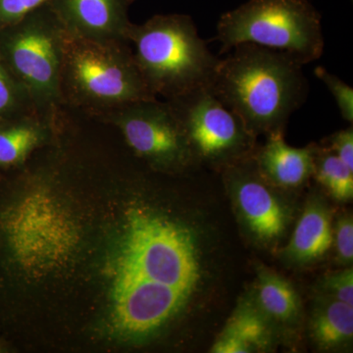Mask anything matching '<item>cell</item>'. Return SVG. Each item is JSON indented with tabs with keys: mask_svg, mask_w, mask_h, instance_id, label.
Segmentation results:
<instances>
[{
	"mask_svg": "<svg viewBox=\"0 0 353 353\" xmlns=\"http://www.w3.org/2000/svg\"><path fill=\"white\" fill-rule=\"evenodd\" d=\"M0 234L11 261L31 277L63 268L81 243L75 218L44 189L31 190L0 211Z\"/></svg>",
	"mask_w": 353,
	"mask_h": 353,
	"instance_id": "4",
	"label": "cell"
},
{
	"mask_svg": "<svg viewBox=\"0 0 353 353\" xmlns=\"http://www.w3.org/2000/svg\"><path fill=\"white\" fill-rule=\"evenodd\" d=\"M272 324L254 299H243L228 320L210 352L248 353L268 350L273 336Z\"/></svg>",
	"mask_w": 353,
	"mask_h": 353,
	"instance_id": "13",
	"label": "cell"
},
{
	"mask_svg": "<svg viewBox=\"0 0 353 353\" xmlns=\"http://www.w3.org/2000/svg\"><path fill=\"white\" fill-rule=\"evenodd\" d=\"M313 176L325 192L336 201H352L353 170L324 146L315 145Z\"/></svg>",
	"mask_w": 353,
	"mask_h": 353,
	"instance_id": "17",
	"label": "cell"
},
{
	"mask_svg": "<svg viewBox=\"0 0 353 353\" xmlns=\"http://www.w3.org/2000/svg\"><path fill=\"white\" fill-rule=\"evenodd\" d=\"M333 245L336 259L343 266H352L353 261V220L352 214H343L333 226Z\"/></svg>",
	"mask_w": 353,
	"mask_h": 353,
	"instance_id": "21",
	"label": "cell"
},
{
	"mask_svg": "<svg viewBox=\"0 0 353 353\" xmlns=\"http://www.w3.org/2000/svg\"><path fill=\"white\" fill-rule=\"evenodd\" d=\"M267 141L253 157L260 176L272 187L294 190L313 176L314 148H292L285 141L284 132L267 134Z\"/></svg>",
	"mask_w": 353,
	"mask_h": 353,
	"instance_id": "12",
	"label": "cell"
},
{
	"mask_svg": "<svg viewBox=\"0 0 353 353\" xmlns=\"http://www.w3.org/2000/svg\"><path fill=\"white\" fill-rule=\"evenodd\" d=\"M226 176L248 231L264 243L280 240L289 214L272 185L260 176L253 158L228 167Z\"/></svg>",
	"mask_w": 353,
	"mask_h": 353,
	"instance_id": "10",
	"label": "cell"
},
{
	"mask_svg": "<svg viewBox=\"0 0 353 353\" xmlns=\"http://www.w3.org/2000/svg\"><path fill=\"white\" fill-rule=\"evenodd\" d=\"M199 240L182 221L143 206L128 210L109 262L114 333L148 340L188 307L203 280Z\"/></svg>",
	"mask_w": 353,
	"mask_h": 353,
	"instance_id": "1",
	"label": "cell"
},
{
	"mask_svg": "<svg viewBox=\"0 0 353 353\" xmlns=\"http://www.w3.org/2000/svg\"><path fill=\"white\" fill-rule=\"evenodd\" d=\"M53 0H0V28L15 24Z\"/></svg>",
	"mask_w": 353,
	"mask_h": 353,
	"instance_id": "23",
	"label": "cell"
},
{
	"mask_svg": "<svg viewBox=\"0 0 353 353\" xmlns=\"http://www.w3.org/2000/svg\"><path fill=\"white\" fill-rule=\"evenodd\" d=\"M128 0H53V10L65 32L77 38L99 41H126L131 25Z\"/></svg>",
	"mask_w": 353,
	"mask_h": 353,
	"instance_id": "11",
	"label": "cell"
},
{
	"mask_svg": "<svg viewBox=\"0 0 353 353\" xmlns=\"http://www.w3.org/2000/svg\"><path fill=\"white\" fill-rule=\"evenodd\" d=\"M126 41L134 46V61L152 94L168 99L209 87L220 62L199 37L192 17L183 14L131 24Z\"/></svg>",
	"mask_w": 353,
	"mask_h": 353,
	"instance_id": "3",
	"label": "cell"
},
{
	"mask_svg": "<svg viewBox=\"0 0 353 353\" xmlns=\"http://www.w3.org/2000/svg\"><path fill=\"white\" fill-rule=\"evenodd\" d=\"M1 57L28 97L50 105L61 95L65 30L51 4L3 28Z\"/></svg>",
	"mask_w": 353,
	"mask_h": 353,
	"instance_id": "7",
	"label": "cell"
},
{
	"mask_svg": "<svg viewBox=\"0 0 353 353\" xmlns=\"http://www.w3.org/2000/svg\"><path fill=\"white\" fill-rule=\"evenodd\" d=\"M321 292L324 296L353 305L352 267H345L343 270L326 276L321 283Z\"/></svg>",
	"mask_w": 353,
	"mask_h": 353,
	"instance_id": "22",
	"label": "cell"
},
{
	"mask_svg": "<svg viewBox=\"0 0 353 353\" xmlns=\"http://www.w3.org/2000/svg\"><path fill=\"white\" fill-rule=\"evenodd\" d=\"M220 53L253 43L288 53L305 65L322 57L321 16L308 0H248L221 16Z\"/></svg>",
	"mask_w": 353,
	"mask_h": 353,
	"instance_id": "5",
	"label": "cell"
},
{
	"mask_svg": "<svg viewBox=\"0 0 353 353\" xmlns=\"http://www.w3.org/2000/svg\"><path fill=\"white\" fill-rule=\"evenodd\" d=\"M309 328L311 338L322 350L350 343L353 336V305L321 294L314 304Z\"/></svg>",
	"mask_w": 353,
	"mask_h": 353,
	"instance_id": "15",
	"label": "cell"
},
{
	"mask_svg": "<svg viewBox=\"0 0 353 353\" xmlns=\"http://www.w3.org/2000/svg\"><path fill=\"white\" fill-rule=\"evenodd\" d=\"M43 127L37 123L0 125V166L23 161L43 141Z\"/></svg>",
	"mask_w": 353,
	"mask_h": 353,
	"instance_id": "18",
	"label": "cell"
},
{
	"mask_svg": "<svg viewBox=\"0 0 353 353\" xmlns=\"http://www.w3.org/2000/svg\"><path fill=\"white\" fill-rule=\"evenodd\" d=\"M253 299L272 323L285 324L294 321L301 310V301L294 285L264 266L257 270Z\"/></svg>",
	"mask_w": 353,
	"mask_h": 353,
	"instance_id": "16",
	"label": "cell"
},
{
	"mask_svg": "<svg viewBox=\"0 0 353 353\" xmlns=\"http://www.w3.org/2000/svg\"><path fill=\"white\" fill-rule=\"evenodd\" d=\"M128 1H129L130 3V2L134 1V0H128Z\"/></svg>",
	"mask_w": 353,
	"mask_h": 353,
	"instance_id": "25",
	"label": "cell"
},
{
	"mask_svg": "<svg viewBox=\"0 0 353 353\" xmlns=\"http://www.w3.org/2000/svg\"><path fill=\"white\" fill-rule=\"evenodd\" d=\"M27 94L0 58V117L15 112Z\"/></svg>",
	"mask_w": 353,
	"mask_h": 353,
	"instance_id": "20",
	"label": "cell"
},
{
	"mask_svg": "<svg viewBox=\"0 0 353 353\" xmlns=\"http://www.w3.org/2000/svg\"><path fill=\"white\" fill-rule=\"evenodd\" d=\"M232 50L220 59L209 88L255 137L284 132L307 97L303 65L288 53L257 44L241 43Z\"/></svg>",
	"mask_w": 353,
	"mask_h": 353,
	"instance_id": "2",
	"label": "cell"
},
{
	"mask_svg": "<svg viewBox=\"0 0 353 353\" xmlns=\"http://www.w3.org/2000/svg\"><path fill=\"white\" fill-rule=\"evenodd\" d=\"M125 41L77 38L65 32L62 83L97 105L121 108L155 99Z\"/></svg>",
	"mask_w": 353,
	"mask_h": 353,
	"instance_id": "6",
	"label": "cell"
},
{
	"mask_svg": "<svg viewBox=\"0 0 353 353\" xmlns=\"http://www.w3.org/2000/svg\"><path fill=\"white\" fill-rule=\"evenodd\" d=\"M194 159L225 168L252 157L254 134L209 87L169 99Z\"/></svg>",
	"mask_w": 353,
	"mask_h": 353,
	"instance_id": "8",
	"label": "cell"
},
{
	"mask_svg": "<svg viewBox=\"0 0 353 353\" xmlns=\"http://www.w3.org/2000/svg\"><path fill=\"white\" fill-rule=\"evenodd\" d=\"M333 246L332 216L324 202L312 197L306 204L285 246L284 256L294 264L313 263Z\"/></svg>",
	"mask_w": 353,
	"mask_h": 353,
	"instance_id": "14",
	"label": "cell"
},
{
	"mask_svg": "<svg viewBox=\"0 0 353 353\" xmlns=\"http://www.w3.org/2000/svg\"><path fill=\"white\" fill-rule=\"evenodd\" d=\"M324 148H328L341 161L353 170V129L352 126L334 132L327 139Z\"/></svg>",
	"mask_w": 353,
	"mask_h": 353,
	"instance_id": "24",
	"label": "cell"
},
{
	"mask_svg": "<svg viewBox=\"0 0 353 353\" xmlns=\"http://www.w3.org/2000/svg\"><path fill=\"white\" fill-rule=\"evenodd\" d=\"M114 121L130 148L157 166L183 167L194 159L169 103L153 99L121 106Z\"/></svg>",
	"mask_w": 353,
	"mask_h": 353,
	"instance_id": "9",
	"label": "cell"
},
{
	"mask_svg": "<svg viewBox=\"0 0 353 353\" xmlns=\"http://www.w3.org/2000/svg\"><path fill=\"white\" fill-rule=\"evenodd\" d=\"M315 76L325 83L333 95L341 117L352 125L353 123V88L341 81L339 77L330 73L323 67H316Z\"/></svg>",
	"mask_w": 353,
	"mask_h": 353,
	"instance_id": "19",
	"label": "cell"
}]
</instances>
